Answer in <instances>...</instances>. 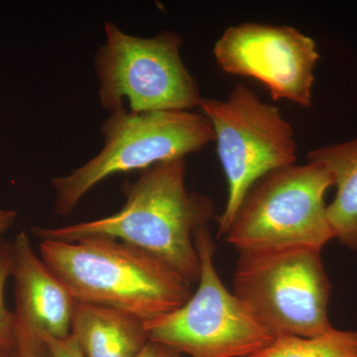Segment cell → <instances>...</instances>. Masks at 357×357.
Returning <instances> with one entry per match:
<instances>
[{
	"label": "cell",
	"instance_id": "6da1fadb",
	"mask_svg": "<svg viewBox=\"0 0 357 357\" xmlns=\"http://www.w3.org/2000/svg\"><path fill=\"white\" fill-rule=\"evenodd\" d=\"M185 172V158L161 162L140 171L133 183H123L126 203L114 215L64 227H34L33 234L66 243L112 237L155 256L194 285L201 273L195 232L208 225L215 210L208 196L187 189Z\"/></svg>",
	"mask_w": 357,
	"mask_h": 357
},
{
	"label": "cell",
	"instance_id": "7a4b0ae2",
	"mask_svg": "<svg viewBox=\"0 0 357 357\" xmlns=\"http://www.w3.org/2000/svg\"><path fill=\"white\" fill-rule=\"evenodd\" d=\"M40 257L77 303L112 307L148 321L191 297L192 285L155 256L112 237L43 239Z\"/></svg>",
	"mask_w": 357,
	"mask_h": 357
},
{
	"label": "cell",
	"instance_id": "3957f363",
	"mask_svg": "<svg viewBox=\"0 0 357 357\" xmlns=\"http://www.w3.org/2000/svg\"><path fill=\"white\" fill-rule=\"evenodd\" d=\"M103 146L68 175L52 178L54 211L68 217L96 185L117 174L143 171L169 160L185 158L215 141L201 112L109 114L100 128Z\"/></svg>",
	"mask_w": 357,
	"mask_h": 357
},
{
	"label": "cell",
	"instance_id": "277c9868",
	"mask_svg": "<svg viewBox=\"0 0 357 357\" xmlns=\"http://www.w3.org/2000/svg\"><path fill=\"white\" fill-rule=\"evenodd\" d=\"M105 35L96 52L95 72L98 100L109 115L199 109L203 96L181 55L180 34L165 30L136 36L107 21Z\"/></svg>",
	"mask_w": 357,
	"mask_h": 357
},
{
	"label": "cell",
	"instance_id": "5b68a950",
	"mask_svg": "<svg viewBox=\"0 0 357 357\" xmlns=\"http://www.w3.org/2000/svg\"><path fill=\"white\" fill-rule=\"evenodd\" d=\"M332 187V173L318 161L271 171L249 189L225 239L239 253L293 248L321 251L335 238L325 202Z\"/></svg>",
	"mask_w": 357,
	"mask_h": 357
},
{
	"label": "cell",
	"instance_id": "8992f818",
	"mask_svg": "<svg viewBox=\"0 0 357 357\" xmlns=\"http://www.w3.org/2000/svg\"><path fill=\"white\" fill-rule=\"evenodd\" d=\"M321 250L307 248L241 252L234 294L274 338L309 337L332 330V285Z\"/></svg>",
	"mask_w": 357,
	"mask_h": 357
},
{
	"label": "cell",
	"instance_id": "52a82bcc",
	"mask_svg": "<svg viewBox=\"0 0 357 357\" xmlns=\"http://www.w3.org/2000/svg\"><path fill=\"white\" fill-rule=\"evenodd\" d=\"M199 109L210 121L227 177V204L218 218V236H225L249 189L271 171L297 163L295 132L278 107L241 84L223 100L202 98Z\"/></svg>",
	"mask_w": 357,
	"mask_h": 357
},
{
	"label": "cell",
	"instance_id": "ba28073f",
	"mask_svg": "<svg viewBox=\"0 0 357 357\" xmlns=\"http://www.w3.org/2000/svg\"><path fill=\"white\" fill-rule=\"evenodd\" d=\"M194 241L201 261L198 288L182 306L145 321L150 342L185 357L255 356L274 337L220 280L208 225L196 230Z\"/></svg>",
	"mask_w": 357,
	"mask_h": 357
},
{
	"label": "cell",
	"instance_id": "9c48e42d",
	"mask_svg": "<svg viewBox=\"0 0 357 357\" xmlns=\"http://www.w3.org/2000/svg\"><path fill=\"white\" fill-rule=\"evenodd\" d=\"M218 67L261 83L273 100L312 107L319 60L312 37L291 26L244 22L227 27L213 46Z\"/></svg>",
	"mask_w": 357,
	"mask_h": 357
},
{
	"label": "cell",
	"instance_id": "30bf717a",
	"mask_svg": "<svg viewBox=\"0 0 357 357\" xmlns=\"http://www.w3.org/2000/svg\"><path fill=\"white\" fill-rule=\"evenodd\" d=\"M11 245L15 312L30 319L46 335L57 338L69 337L76 301L35 253L24 230L16 236Z\"/></svg>",
	"mask_w": 357,
	"mask_h": 357
},
{
	"label": "cell",
	"instance_id": "8fae6325",
	"mask_svg": "<svg viewBox=\"0 0 357 357\" xmlns=\"http://www.w3.org/2000/svg\"><path fill=\"white\" fill-rule=\"evenodd\" d=\"M70 335L84 357H137L149 342L145 321L132 314L77 303Z\"/></svg>",
	"mask_w": 357,
	"mask_h": 357
},
{
	"label": "cell",
	"instance_id": "7c38bea8",
	"mask_svg": "<svg viewBox=\"0 0 357 357\" xmlns=\"http://www.w3.org/2000/svg\"><path fill=\"white\" fill-rule=\"evenodd\" d=\"M307 160L324 164L332 173L337 192L326 208L328 222L335 238L357 251V138L316 148Z\"/></svg>",
	"mask_w": 357,
	"mask_h": 357
},
{
	"label": "cell",
	"instance_id": "4fadbf2b",
	"mask_svg": "<svg viewBox=\"0 0 357 357\" xmlns=\"http://www.w3.org/2000/svg\"><path fill=\"white\" fill-rule=\"evenodd\" d=\"M251 357H357V332L333 328L314 337H280Z\"/></svg>",
	"mask_w": 357,
	"mask_h": 357
},
{
	"label": "cell",
	"instance_id": "5bb4252c",
	"mask_svg": "<svg viewBox=\"0 0 357 357\" xmlns=\"http://www.w3.org/2000/svg\"><path fill=\"white\" fill-rule=\"evenodd\" d=\"M13 245L0 241V349L10 352L15 340V314L6 307L4 291L13 276Z\"/></svg>",
	"mask_w": 357,
	"mask_h": 357
},
{
	"label": "cell",
	"instance_id": "9a60e30c",
	"mask_svg": "<svg viewBox=\"0 0 357 357\" xmlns=\"http://www.w3.org/2000/svg\"><path fill=\"white\" fill-rule=\"evenodd\" d=\"M15 314V340L11 357H50L36 326L20 312Z\"/></svg>",
	"mask_w": 357,
	"mask_h": 357
},
{
	"label": "cell",
	"instance_id": "2e32d148",
	"mask_svg": "<svg viewBox=\"0 0 357 357\" xmlns=\"http://www.w3.org/2000/svg\"><path fill=\"white\" fill-rule=\"evenodd\" d=\"M40 337L43 340L50 357H84L83 351L72 335L57 338L46 335L37 328Z\"/></svg>",
	"mask_w": 357,
	"mask_h": 357
},
{
	"label": "cell",
	"instance_id": "e0dca14e",
	"mask_svg": "<svg viewBox=\"0 0 357 357\" xmlns=\"http://www.w3.org/2000/svg\"><path fill=\"white\" fill-rule=\"evenodd\" d=\"M137 357H185L178 352L173 351L170 347L158 344V342H148Z\"/></svg>",
	"mask_w": 357,
	"mask_h": 357
},
{
	"label": "cell",
	"instance_id": "ac0fdd59",
	"mask_svg": "<svg viewBox=\"0 0 357 357\" xmlns=\"http://www.w3.org/2000/svg\"><path fill=\"white\" fill-rule=\"evenodd\" d=\"M17 220V211L0 208V241L1 236L13 227Z\"/></svg>",
	"mask_w": 357,
	"mask_h": 357
},
{
	"label": "cell",
	"instance_id": "d6986e66",
	"mask_svg": "<svg viewBox=\"0 0 357 357\" xmlns=\"http://www.w3.org/2000/svg\"><path fill=\"white\" fill-rule=\"evenodd\" d=\"M0 357H11L10 352L3 351V349H0Z\"/></svg>",
	"mask_w": 357,
	"mask_h": 357
}]
</instances>
